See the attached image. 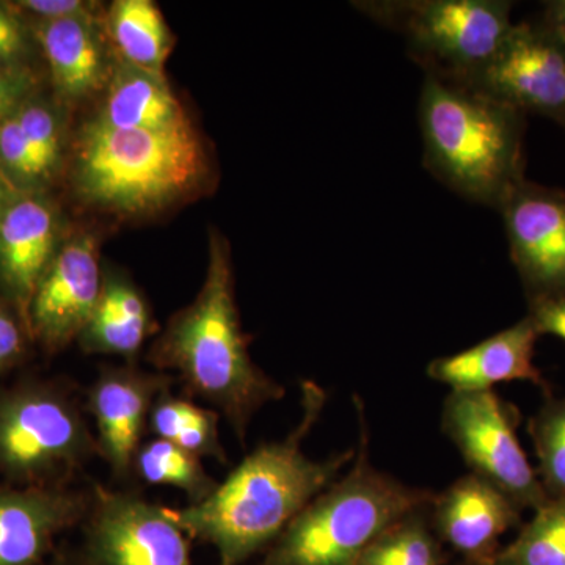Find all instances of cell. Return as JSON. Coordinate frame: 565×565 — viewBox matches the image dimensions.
<instances>
[{
  "label": "cell",
  "mask_w": 565,
  "mask_h": 565,
  "mask_svg": "<svg viewBox=\"0 0 565 565\" xmlns=\"http://www.w3.org/2000/svg\"><path fill=\"white\" fill-rule=\"evenodd\" d=\"M327 393L302 384V416L280 441L258 446L199 504L166 508L189 537L217 550L218 565H241L273 545L318 494L355 457L353 449L326 460L310 459L303 441L321 418Z\"/></svg>",
  "instance_id": "6da1fadb"
},
{
  "label": "cell",
  "mask_w": 565,
  "mask_h": 565,
  "mask_svg": "<svg viewBox=\"0 0 565 565\" xmlns=\"http://www.w3.org/2000/svg\"><path fill=\"white\" fill-rule=\"evenodd\" d=\"M214 173L210 145L195 125L128 131L85 117L71 131L62 181L84 212L150 221L210 192Z\"/></svg>",
  "instance_id": "7a4b0ae2"
},
{
  "label": "cell",
  "mask_w": 565,
  "mask_h": 565,
  "mask_svg": "<svg viewBox=\"0 0 565 565\" xmlns=\"http://www.w3.org/2000/svg\"><path fill=\"white\" fill-rule=\"evenodd\" d=\"M248 343L234 294L228 241L211 232L202 289L152 341L148 362L159 373L177 375L193 399L225 416L244 444L255 415L285 396L282 386L253 362Z\"/></svg>",
  "instance_id": "3957f363"
},
{
  "label": "cell",
  "mask_w": 565,
  "mask_h": 565,
  "mask_svg": "<svg viewBox=\"0 0 565 565\" xmlns=\"http://www.w3.org/2000/svg\"><path fill=\"white\" fill-rule=\"evenodd\" d=\"M424 166L471 202L501 210L525 178V115L468 85L427 74L419 98Z\"/></svg>",
  "instance_id": "277c9868"
},
{
  "label": "cell",
  "mask_w": 565,
  "mask_h": 565,
  "mask_svg": "<svg viewBox=\"0 0 565 565\" xmlns=\"http://www.w3.org/2000/svg\"><path fill=\"white\" fill-rule=\"evenodd\" d=\"M434 498L429 490L405 486L375 470L362 422L359 455L349 473L289 523L263 565H356L379 535L433 504Z\"/></svg>",
  "instance_id": "5b68a950"
},
{
  "label": "cell",
  "mask_w": 565,
  "mask_h": 565,
  "mask_svg": "<svg viewBox=\"0 0 565 565\" xmlns=\"http://www.w3.org/2000/svg\"><path fill=\"white\" fill-rule=\"evenodd\" d=\"M96 456L95 433L68 390L46 381L0 390V476L7 484L70 486Z\"/></svg>",
  "instance_id": "8992f818"
},
{
  "label": "cell",
  "mask_w": 565,
  "mask_h": 565,
  "mask_svg": "<svg viewBox=\"0 0 565 565\" xmlns=\"http://www.w3.org/2000/svg\"><path fill=\"white\" fill-rule=\"evenodd\" d=\"M355 9L401 33L427 74L467 84L492 61L509 32L505 0H382Z\"/></svg>",
  "instance_id": "52a82bcc"
},
{
  "label": "cell",
  "mask_w": 565,
  "mask_h": 565,
  "mask_svg": "<svg viewBox=\"0 0 565 565\" xmlns=\"http://www.w3.org/2000/svg\"><path fill=\"white\" fill-rule=\"evenodd\" d=\"M515 426L516 408L493 390L451 392L441 412V429L471 473L498 487L523 511H535L548 494L520 445Z\"/></svg>",
  "instance_id": "ba28073f"
},
{
  "label": "cell",
  "mask_w": 565,
  "mask_h": 565,
  "mask_svg": "<svg viewBox=\"0 0 565 565\" xmlns=\"http://www.w3.org/2000/svg\"><path fill=\"white\" fill-rule=\"evenodd\" d=\"M82 525L87 565H192L188 534L141 494L93 486Z\"/></svg>",
  "instance_id": "9c48e42d"
},
{
  "label": "cell",
  "mask_w": 565,
  "mask_h": 565,
  "mask_svg": "<svg viewBox=\"0 0 565 565\" xmlns=\"http://www.w3.org/2000/svg\"><path fill=\"white\" fill-rule=\"evenodd\" d=\"M102 237L88 226H70L65 239L29 303L33 344L46 353L65 351L90 321L103 291Z\"/></svg>",
  "instance_id": "30bf717a"
},
{
  "label": "cell",
  "mask_w": 565,
  "mask_h": 565,
  "mask_svg": "<svg viewBox=\"0 0 565 565\" xmlns=\"http://www.w3.org/2000/svg\"><path fill=\"white\" fill-rule=\"evenodd\" d=\"M463 85L565 129V46L541 22L514 24L492 61Z\"/></svg>",
  "instance_id": "8fae6325"
},
{
  "label": "cell",
  "mask_w": 565,
  "mask_h": 565,
  "mask_svg": "<svg viewBox=\"0 0 565 565\" xmlns=\"http://www.w3.org/2000/svg\"><path fill=\"white\" fill-rule=\"evenodd\" d=\"M500 212L527 300L565 297V192L525 180Z\"/></svg>",
  "instance_id": "7c38bea8"
},
{
  "label": "cell",
  "mask_w": 565,
  "mask_h": 565,
  "mask_svg": "<svg viewBox=\"0 0 565 565\" xmlns=\"http://www.w3.org/2000/svg\"><path fill=\"white\" fill-rule=\"evenodd\" d=\"M172 385V375L150 373L128 363L103 367L88 388L87 408L95 423L98 455L120 481L132 476L134 459L148 433L152 404Z\"/></svg>",
  "instance_id": "4fadbf2b"
},
{
  "label": "cell",
  "mask_w": 565,
  "mask_h": 565,
  "mask_svg": "<svg viewBox=\"0 0 565 565\" xmlns=\"http://www.w3.org/2000/svg\"><path fill=\"white\" fill-rule=\"evenodd\" d=\"M68 230L51 192L20 193L0 217V296L25 322L33 291Z\"/></svg>",
  "instance_id": "5bb4252c"
},
{
  "label": "cell",
  "mask_w": 565,
  "mask_h": 565,
  "mask_svg": "<svg viewBox=\"0 0 565 565\" xmlns=\"http://www.w3.org/2000/svg\"><path fill=\"white\" fill-rule=\"evenodd\" d=\"M92 492L0 484V565H40L55 539L84 523Z\"/></svg>",
  "instance_id": "9a60e30c"
},
{
  "label": "cell",
  "mask_w": 565,
  "mask_h": 565,
  "mask_svg": "<svg viewBox=\"0 0 565 565\" xmlns=\"http://www.w3.org/2000/svg\"><path fill=\"white\" fill-rule=\"evenodd\" d=\"M31 25L46 61L52 98L68 111L98 102L117 63L103 20L31 21Z\"/></svg>",
  "instance_id": "2e32d148"
},
{
  "label": "cell",
  "mask_w": 565,
  "mask_h": 565,
  "mask_svg": "<svg viewBox=\"0 0 565 565\" xmlns=\"http://www.w3.org/2000/svg\"><path fill=\"white\" fill-rule=\"evenodd\" d=\"M522 511L498 487L470 473L434 498L430 523L456 552L489 565L501 535L520 525Z\"/></svg>",
  "instance_id": "e0dca14e"
},
{
  "label": "cell",
  "mask_w": 565,
  "mask_h": 565,
  "mask_svg": "<svg viewBox=\"0 0 565 565\" xmlns=\"http://www.w3.org/2000/svg\"><path fill=\"white\" fill-rule=\"evenodd\" d=\"M539 334L530 316L501 330L481 343L434 360L427 375L452 392H489L503 382L526 381L546 390L544 377L534 364Z\"/></svg>",
  "instance_id": "ac0fdd59"
},
{
  "label": "cell",
  "mask_w": 565,
  "mask_h": 565,
  "mask_svg": "<svg viewBox=\"0 0 565 565\" xmlns=\"http://www.w3.org/2000/svg\"><path fill=\"white\" fill-rule=\"evenodd\" d=\"M87 118L111 129L170 131L195 125L166 73L118 61Z\"/></svg>",
  "instance_id": "d6986e66"
},
{
  "label": "cell",
  "mask_w": 565,
  "mask_h": 565,
  "mask_svg": "<svg viewBox=\"0 0 565 565\" xmlns=\"http://www.w3.org/2000/svg\"><path fill=\"white\" fill-rule=\"evenodd\" d=\"M158 330L147 296L118 270L104 269L102 296L77 344L88 355L134 359Z\"/></svg>",
  "instance_id": "ffe728a7"
},
{
  "label": "cell",
  "mask_w": 565,
  "mask_h": 565,
  "mask_svg": "<svg viewBox=\"0 0 565 565\" xmlns=\"http://www.w3.org/2000/svg\"><path fill=\"white\" fill-rule=\"evenodd\" d=\"M103 29L115 57L139 68L166 73L174 39L152 0H115L104 9Z\"/></svg>",
  "instance_id": "44dd1931"
},
{
  "label": "cell",
  "mask_w": 565,
  "mask_h": 565,
  "mask_svg": "<svg viewBox=\"0 0 565 565\" xmlns=\"http://www.w3.org/2000/svg\"><path fill=\"white\" fill-rule=\"evenodd\" d=\"M221 414L203 407L191 397L174 396L172 386L163 390L152 404L148 433L152 438L170 441L192 455L210 457L218 463H228L221 441Z\"/></svg>",
  "instance_id": "7402d4cb"
},
{
  "label": "cell",
  "mask_w": 565,
  "mask_h": 565,
  "mask_svg": "<svg viewBox=\"0 0 565 565\" xmlns=\"http://www.w3.org/2000/svg\"><path fill=\"white\" fill-rule=\"evenodd\" d=\"M68 114L52 95L46 96L43 90L35 93L14 111L47 191L62 180L65 172L73 131L68 125Z\"/></svg>",
  "instance_id": "603a6c76"
},
{
  "label": "cell",
  "mask_w": 565,
  "mask_h": 565,
  "mask_svg": "<svg viewBox=\"0 0 565 565\" xmlns=\"http://www.w3.org/2000/svg\"><path fill=\"white\" fill-rule=\"evenodd\" d=\"M132 476L148 486L181 490L189 504L202 503L218 484L207 473L203 459L161 438L141 444L134 459Z\"/></svg>",
  "instance_id": "cb8c5ba5"
},
{
  "label": "cell",
  "mask_w": 565,
  "mask_h": 565,
  "mask_svg": "<svg viewBox=\"0 0 565 565\" xmlns=\"http://www.w3.org/2000/svg\"><path fill=\"white\" fill-rule=\"evenodd\" d=\"M437 539L430 526V505L394 523L364 550L356 565H438Z\"/></svg>",
  "instance_id": "d4e9b609"
},
{
  "label": "cell",
  "mask_w": 565,
  "mask_h": 565,
  "mask_svg": "<svg viewBox=\"0 0 565 565\" xmlns=\"http://www.w3.org/2000/svg\"><path fill=\"white\" fill-rule=\"evenodd\" d=\"M498 555L514 565H565V494L535 509L519 537Z\"/></svg>",
  "instance_id": "484cf974"
},
{
  "label": "cell",
  "mask_w": 565,
  "mask_h": 565,
  "mask_svg": "<svg viewBox=\"0 0 565 565\" xmlns=\"http://www.w3.org/2000/svg\"><path fill=\"white\" fill-rule=\"evenodd\" d=\"M537 476L548 498L565 494V397H548L530 419Z\"/></svg>",
  "instance_id": "4316f807"
},
{
  "label": "cell",
  "mask_w": 565,
  "mask_h": 565,
  "mask_svg": "<svg viewBox=\"0 0 565 565\" xmlns=\"http://www.w3.org/2000/svg\"><path fill=\"white\" fill-rule=\"evenodd\" d=\"M40 52L31 21L11 2H0V66L33 68Z\"/></svg>",
  "instance_id": "83f0119b"
},
{
  "label": "cell",
  "mask_w": 565,
  "mask_h": 565,
  "mask_svg": "<svg viewBox=\"0 0 565 565\" xmlns=\"http://www.w3.org/2000/svg\"><path fill=\"white\" fill-rule=\"evenodd\" d=\"M32 345L28 322L9 300L0 296V377L20 366Z\"/></svg>",
  "instance_id": "f1b7e54d"
},
{
  "label": "cell",
  "mask_w": 565,
  "mask_h": 565,
  "mask_svg": "<svg viewBox=\"0 0 565 565\" xmlns=\"http://www.w3.org/2000/svg\"><path fill=\"white\" fill-rule=\"evenodd\" d=\"M29 21L103 20V3L92 0H14Z\"/></svg>",
  "instance_id": "f546056e"
},
{
  "label": "cell",
  "mask_w": 565,
  "mask_h": 565,
  "mask_svg": "<svg viewBox=\"0 0 565 565\" xmlns=\"http://www.w3.org/2000/svg\"><path fill=\"white\" fill-rule=\"evenodd\" d=\"M41 92L35 68H2L0 66V125L9 120L22 104Z\"/></svg>",
  "instance_id": "4dcf8cb0"
},
{
  "label": "cell",
  "mask_w": 565,
  "mask_h": 565,
  "mask_svg": "<svg viewBox=\"0 0 565 565\" xmlns=\"http://www.w3.org/2000/svg\"><path fill=\"white\" fill-rule=\"evenodd\" d=\"M527 316L539 334H553L565 341V297L531 299Z\"/></svg>",
  "instance_id": "1f68e13d"
},
{
  "label": "cell",
  "mask_w": 565,
  "mask_h": 565,
  "mask_svg": "<svg viewBox=\"0 0 565 565\" xmlns=\"http://www.w3.org/2000/svg\"><path fill=\"white\" fill-rule=\"evenodd\" d=\"M541 24L565 46V0L546 2L544 20Z\"/></svg>",
  "instance_id": "d6a6232c"
},
{
  "label": "cell",
  "mask_w": 565,
  "mask_h": 565,
  "mask_svg": "<svg viewBox=\"0 0 565 565\" xmlns=\"http://www.w3.org/2000/svg\"><path fill=\"white\" fill-rule=\"evenodd\" d=\"M20 193L21 192H18L17 189L11 185V182L7 180L6 174L0 172V217H2L3 212L9 210L10 204L17 200Z\"/></svg>",
  "instance_id": "836d02e7"
},
{
  "label": "cell",
  "mask_w": 565,
  "mask_h": 565,
  "mask_svg": "<svg viewBox=\"0 0 565 565\" xmlns=\"http://www.w3.org/2000/svg\"><path fill=\"white\" fill-rule=\"evenodd\" d=\"M51 565H87L84 563H73V561L62 559V557H57Z\"/></svg>",
  "instance_id": "e575fe53"
},
{
  "label": "cell",
  "mask_w": 565,
  "mask_h": 565,
  "mask_svg": "<svg viewBox=\"0 0 565 565\" xmlns=\"http://www.w3.org/2000/svg\"><path fill=\"white\" fill-rule=\"evenodd\" d=\"M489 565H514V564L509 563V561L504 559V557H501L500 555H497V557H494L492 563H490Z\"/></svg>",
  "instance_id": "d590c367"
}]
</instances>
